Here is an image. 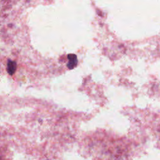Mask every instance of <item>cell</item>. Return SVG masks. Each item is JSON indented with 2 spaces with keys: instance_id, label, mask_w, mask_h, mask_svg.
I'll return each instance as SVG.
<instances>
[{
  "instance_id": "cell-1",
  "label": "cell",
  "mask_w": 160,
  "mask_h": 160,
  "mask_svg": "<svg viewBox=\"0 0 160 160\" xmlns=\"http://www.w3.org/2000/svg\"><path fill=\"white\" fill-rule=\"evenodd\" d=\"M16 69V63L13 62H9L8 64V70L9 74H12Z\"/></svg>"
}]
</instances>
